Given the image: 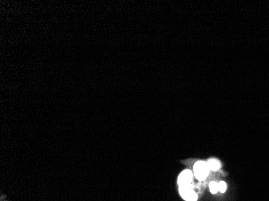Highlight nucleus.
Masks as SVG:
<instances>
[{
	"label": "nucleus",
	"mask_w": 269,
	"mask_h": 201,
	"mask_svg": "<svg viewBox=\"0 0 269 201\" xmlns=\"http://www.w3.org/2000/svg\"><path fill=\"white\" fill-rule=\"evenodd\" d=\"M193 180V174L189 170H185L180 175L178 178V184L180 186L191 185V183Z\"/></svg>",
	"instance_id": "nucleus-2"
},
{
	"label": "nucleus",
	"mask_w": 269,
	"mask_h": 201,
	"mask_svg": "<svg viewBox=\"0 0 269 201\" xmlns=\"http://www.w3.org/2000/svg\"><path fill=\"white\" fill-rule=\"evenodd\" d=\"M227 190V184H226V183L222 181V182H220L218 183V191H220L221 192H225Z\"/></svg>",
	"instance_id": "nucleus-6"
},
{
	"label": "nucleus",
	"mask_w": 269,
	"mask_h": 201,
	"mask_svg": "<svg viewBox=\"0 0 269 201\" xmlns=\"http://www.w3.org/2000/svg\"><path fill=\"white\" fill-rule=\"evenodd\" d=\"M210 171V170L208 166V163L205 162H197L194 165V175L198 180H205L207 177Z\"/></svg>",
	"instance_id": "nucleus-1"
},
{
	"label": "nucleus",
	"mask_w": 269,
	"mask_h": 201,
	"mask_svg": "<svg viewBox=\"0 0 269 201\" xmlns=\"http://www.w3.org/2000/svg\"><path fill=\"white\" fill-rule=\"evenodd\" d=\"M207 163L210 167V170H212V171H217L220 167V163L217 159H210Z\"/></svg>",
	"instance_id": "nucleus-3"
},
{
	"label": "nucleus",
	"mask_w": 269,
	"mask_h": 201,
	"mask_svg": "<svg viewBox=\"0 0 269 201\" xmlns=\"http://www.w3.org/2000/svg\"><path fill=\"white\" fill-rule=\"evenodd\" d=\"M183 199L185 200L186 201H196L198 200V196H197V193H195L194 191H193V192H191L190 194H189L188 196H186Z\"/></svg>",
	"instance_id": "nucleus-4"
},
{
	"label": "nucleus",
	"mask_w": 269,
	"mask_h": 201,
	"mask_svg": "<svg viewBox=\"0 0 269 201\" xmlns=\"http://www.w3.org/2000/svg\"><path fill=\"white\" fill-rule=\"evenodd\" d=\"M210 191L213 194H215L218 192V183H217L216 182H211L210 183Z\"/></svg>",
	"instance_id": "nucleus-5"
}]
</instances>
